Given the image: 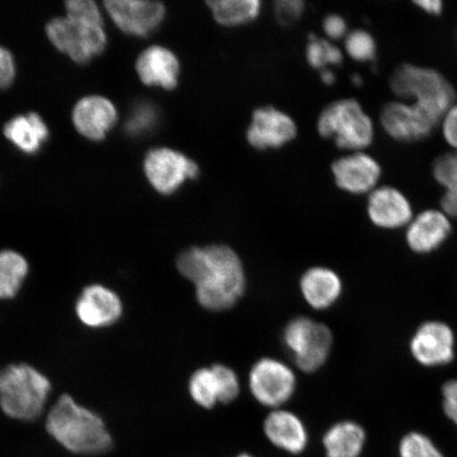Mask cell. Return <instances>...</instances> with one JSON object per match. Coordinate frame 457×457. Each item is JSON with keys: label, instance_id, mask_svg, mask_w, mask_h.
Listing matches in <instances>:
<instances>
[{"label": "cell", "instance_id": "cell-1", "mask_svg": "<svg viewBox=\"0 0 457 457\" xmlns=\"http://www.w3.org/2000/svg\"><path fill=\"white\" fill-rule=\"evenodd\" d=\"M176 265L182 276L195 285L197 302L204 310H230L245 293L243 262L228 245L192 247L179 254Z\"/></svg>", "mask_w": 457, "mask_h": 457}, {"label": "cell", "instance_id": "cell-2", "mask_svg": "<svg viewBox=\"0 0 457 457\" xmlns=\"http://www.w3.org/2000/svg\"><path fill=\"white\" fill-rule=\"evenodd\" d=\"M46 428L72 453L98 455L112 448V438L104 420L79 404L70 394L57 399L46 420Z\"/></svg>", "mask_w": 457, "mask_h": 457}, {"label": "cell", "instance_id": "cell-3", "mask_svg": "<svg viewBox=\"0 0 457 457\" xmlns=\"http://www.w3.org/2000/svg\"><path fill=\"white\" fill-rule=\"evenodd\" d=\"M390 88L397 100L420 108L439 123L457 99L454 86L443 73L411 62H403L393 71Z\"/></svg>", "mask_w": 457, "mask_h": 457}, {"label": "cell", "instance_id": "cell-4", "mask_svg": "<svg viewBox=\"0 0 457 457\" xmlns=\"http://www.w3.org/2000/svg\"><path fill=\"white\" fill-rule=\"evenodd\" d=\"M51 387L48 377L32 365L10 364L0 370V408L11 419L37 420L47 403Z\"/></svg>", "mask_w": 457, "mask_h": 457}, {"label": "cell", "instance_id": "cell-5", "mask_svg": "<svg viewBox=\"0 0 457 457\" xmlns=\"http://www.w3.org/2000/svg\"><path fill=\"white\" fill-rule=\"evenodd\" d=\"M317 129L323 138L351 153L364 152L375 139L373 120L356 99L337 100L323 108Z\"/></svg>", "mask_w": 457, "mask_h": 457}, {"label": "cell", "instance_id": "cell-6", "mask_svg": "<svg viewBox=\"0 0 457 457\" xmlns=\"http://www.w3.org/2000/svg\"><path fill=\"white\" fill-rule=\"evenodd\" d=\"M46 33L57 50L79 64H86L100 55L107 45L104 24L68 16L51 20L46 26Z\"/></svg>", "mask_w": 457, "mask_h": 457}, {"label": "cell", "instance_id": "cell-7", "mask_svg": "<svg viewBox=\"0 0 457 457\" xmlns=\"http://www.w3.org/2000/svg\"><path fill=\"white\" fill-rule=\"evenodd\" d=\"M283 340L295 358V364L305 373H313L327 362L333 335L322 323L307 317L291 320L284 329Z\"/></svg>", "mask_w": 457, "mask_h": 457}, {"label": "cell", "instance_id": "cell-8", "mask_svg": "<svg viewBox=\"0 0 457 457\" xmlns=\"http://www.w3.org/2000/svg\"><path fill=\"white\" fill-rule=\"evenodd\" d=\"M143 170L154 190L162 195H173L187 181L195 180L198 164L186 154L170 147L153 148L145 155Z\"/></svg>", "mask_w": 457, "mask_h": 457}, {"label": "cell", "instance_id": "cell-9", "mask_svg": "<svg viewBox=\"0 0 457 457\" xmlns=\"http://www.w3.org/2000/svg\"><path fill=\"white\" fill-rule=\"evenodd\" d=\"M249 388L261 404L278 408L293 397L296 377L294 370L279 360L262 358L250 370Z\"/></svg>", "mask_w": 457, "mask_h": 457}, {"label": "cell", "instance_id": "cell-10", "mask_svg": "<svg viewBox=\"0 0 457 457\" xmlns=\"http://www.w3.org/2000/svg\"><path fill=\"white\" fill-rule=\"evenodd\" d=\"M379 121L381 128L391 139L412 143L428 138L439 122L419 107L404 101H391L382 106Z\"/></svg>", "mask_w": 457, "mask_h": 457}, {"label": "cell", "instance_id": "cell-11", "mask_svg": "<svg viewBox=\"0 0 457 457\" xmlns=\"http://www.w3.org/2000/svg\"><path fill=\"white\" fill-rule=\"evenodd\" d=\"M104 5L120 30L133 37L150 36L167 16L164 4L152 0H107Z\"/></svg>", "mask_w": 457, "mask_h": 457}, {"label": "cell", "instance_id": "cell-12", "mask_svg": "<svg viewBox=\"0 0 457 457\" xmlns=\"http://www.w3.org/2000/svg\"><path fill=\"white\" fill-rule=\"evenodd\" d=\"M331 174L340 190L352 195H369L378 187L382 168L378 160L365 152H353L336 159Z\"/></svg>", "mask_w": 457, "mask_h": 457}, {"label": "cell", "instance_id": "cell-13", "mask_svg": "<svg viewBox=\"0 0 457 457\" xmlns=\"http://www.w3.org/2000/svg\"><path fill=\"white\" fill-rule=\"evenodd\" d=\"M298 135L294 119L273 106L257 108L245 133L249 145L259 151L288 145Z\"/></svg>", "mask_w": 457, "mask_h": 457}, {"label": "cell", "instance_id": "cell-14", "mask_svg": "<svg viewBox=\"0 0 457 457\" xmlns=\"http://www.w3.org/2000/svg\"><path fill=\"white\" fill-rule=\"evenodd\" d=\"M77 317L85 327L100 329L112 327L123 314L120 296L104 285L86 286L76 303Z\"/></svg>", "mask_w": 457, "mask_h": 457}, {"label": "cell", "instance_id": "cell-15", "mask_svg": "<svg viewBox=\"0 0 457 457\" xmlns=\"http://www.w3.org/2000/svg\"><path fill=\"white\" fill-rule=\"evenodd\" d=\"M369 219L376 227L395 230L408 226L413 220L410 200L398 188L378 186L368 195Z\"/></svg>", "mask_w": 457, "mask_h": 457}, {"label": "cell", "instance_id": "cell-16", "mask_svg": "<svg viewBox=\"0 0 457 457\" xmlns=\"http://www.w3.org/2000/svg\"><path fill=\"white\" fill-rule=\"evenodd\" d=\"M411 352L425 367L448 364L454 357L453 331L442 322L422 324L411 341Z\"/></svg>", "mask_w": 457, "mask_h": 457}, {"label": "cell", "instance_id": "cell-17", "mask_svg": "<svg viewBox=\"0 0 457 457\" xmlns=\"http://www.w3.org/2000/svg\"><path fill=\"white\" fill-rule=\"evenodd\" d=\"M180 71L179 56L163 46H151L143 50L136 62L137 74L150 87L175 89L179 83Z\"/></svg>", "mask_w": 457, "mask_h": 457}, {"label": "cell", "instance_id": "cell-18", "mask_svg": "<svg viewBox=\"0 0 457 457\" xmlns=\"http://www.w3.org/2000/svg\"><path fill=\"white\" fill-rule=\"evenodd\" d=\"M74 127L85 138L101 141L118 121V111L111 100L88 96L79 100L72 112Z\"/></svg>", "mask_w": 457, "mask_h": 457}, {"label": "cell", "instance_id": "cell-19", "mask_svg": "<svg viewBox=\"0 0 457 457\" xmlns=\"http://www.w3.org/2000/svg\"><path fill=\"white\" fill-rule=\"evenodd\" d=\"M453 230L450 217L442 210L428 209L413 217L408 225L407 243L417 253H430L447 241Z\"/></svg>", "mask_w": 457, "mask_h": 457}, {"label": "cell", "instance_id": "cell-20", "mask_svg": "<svg viewBox=\"0 0 457 457\" xmlns=\"http://www.w3.org/2000/svg\"><path fill=\"white\" fill-rule=\"evenodd\" d=\"M264 431L268 439L276 447L289 453L299 454L306 448V428L299 417L289 411H273L267 416Z\"/></svg>", "mask_w": 457, "mask_h": 457}, {"label": "cell", "instance_id": "cell-21", "mask_svg": "<svg viewBox=\"0 0 457 457\" xmlns=\"http://www.w3.org/2000/svg\"><path fill=\"white\" fill-rule=\"evenodd\" d=\"M303 296L308 305L322 311L333 306L342 293V282L338 274L325 267H312L300 281Z\"/></svg>", "mask_w": 457, "mask_h": 457}, {"label": "cell", "instance_id": "cell-22", "mask_svg": "<svg viewBox=\"0 0 457 457\" xmlns=\"http://www.w3.org/2000/svg\"><path fill=\"white\" fill-rule=\"evenodd\" d=\"M4 134L11 143L26 154H36L48 139L49 130L41 116L29 112L17 116L4 125Z\"/></svg>", "mask_w": 457, "mask_h": 457}, {"label": "cell", "instance_id": "cell-23", "mask_svg": "<svg viewBox=\"0 0 457 457\" xmlns=\"http://www.w3.org/2000/svg\"><path fill=\"white\" fill-rule=\"evenodd\" d=\"M364 442L363 428L352 421L336 424L323 438L328 457H358L361 453Z\"/></svg>", "mask_w": 457, "mask_h": 457}, {"label": "cell", "instance_id": "cell-24", "mask_svg": "<svg viewBox=\"0 0 457 457\" xmlns=\"http://www.w3.org/2000/svg\"><path fill=\"white\" fill-rule=\"evenodd\" d=\"M434 180L444 188L441 207L450 219L457 220V152L439 155L432 164Z\"/></svg>", "mask_w": 457, "mask_h": 457}, {"label": "cell", "instance_id": "cell-25", "mask_svg": "<svg viewBox=\"0 0 457 457\" xmlns=\"http://www.w3.org/2000/svg\"><path fill=\"white\" fill-rule=\"evenodd\" d=\"M208 7L220 25L238 27L253 21L260 16V0H210Z\"/></svg>", "mask_w": 457, "mask_h": 457}, {"label": "cell", "instance_id": "cell-26", "mask_svg": "<svg viewBox=\"0 0 457 457\" xmlns=\"http://www.w3.org/2000/svg\"><path fill=\"white\" fill-rule=\"evenodd\" d=\"M29 273L25 256L13 250L0 251V300H10L19 295Z\"/></svg>", "mask_w": 457, "mask_h": 457}, {"label": "cell", "instance_id": "cell-27", "mask_svg": "<svg viewBox=\"0 0 457 457\" xmlns=\"http://www.w3.org/2000/svg\"><path fill=\"white\" fill-rule=\"evenodd\" d=\"M188 393L199 407H215L220 402V385L212 367L194 371L188 381Z\"/></svg>", "mask_w": 457, "mask_h": 457}, {"label": "cell", "instance_id": "cell-28", "mask_svg": "<svg viewBox=\"0 0 457 457\" xmlns=\"http://www.w3.org/2000/svg\"><path fill=\"white\" fill-rule=\"evenodd\" d=\"M159 121L158 108L151 102L143 101L131 110L124 129L129 136L138 138L153 133V130L158 127Z\"/></svg>", "mask_w": 457, "mask_h": 457}, {"label": "cell", "instance_id": "cell-29", "mask_svg": "<svg viewBox=\"0 0 457 457\" xmlns=\"http://www.w3.org/2000/svg\"><path fill=\"white\" fill-rule=\"evenodd\" d=\"M306 60L314 70L322 71L328 66L341 65L343 54L334 44L312 34L306 47Z\"/></svg>", "mask_w": 457, "mask_h": 457}, {"label": "cell", "instance_id": "cell-30", "mask_svg": "<svg viewBox=\"0 0 457 457\" xmlns=\"http://www.w3.org/2000/svg\"><path fill=\"white\" fill-rule=\"evenodd\" d=\"M345 48L348 56L359 62H373L377 57V43L371 34L356 29L347 33L345 39Z\"/></svg>", "mask_w": 457, "mask_h": 457}, {"label": "cell", "instance_id": "cell-31", "mask_svg": "<svg viewBox=\"0 0 457 457\" xmlns=\"http://www.w3.org/2000/svg\"><path fill=\"white\" fill-rule=\"evenodd\" d=\"M402 457H444L436 445L420 433H410L400 444Z\"/></svg>", "mask_w": 457, "mask_h": 457}, {"label": "cell", "instance_id": "cell-32", "mask_svg": "<svg viewBox=\"0 0 457 457\" xmlns=\"http://www.w3.org/2000/svg\"><path fill=\"white\" fill-rule=\"evenodd\" d=\"M220 385V403H230L241 391L238 377L232 369L224 364H214L212 367Z\"/></svg>", "mask_w": 457, "mask_h": 457}, {"label": "cell", "instance_id": "cell-33", "mask_svg": "<svg viewBox=\"0 0 457 457\" xmlns=\"http://www.w3.org/2000/svg\"><path fill=\"white\" fill-rule=\"evenodd\" d=\"M66 12L71 19L104 24L98 4L93 0H70L66 3Z\"/></svg>", "mask_w": 457, "mask_h": 457}, {"label": "cell", "instance_id": "cell-34", "mask_svg": "<svg viewBox=\"0 0 457 457\" xmlns=\"http://www.w3.org/2000/svg\"><path fill=\"white\" fill-rule=\"evenodd\" d=\"M276 16L283 26L294 25L305 11V3L302 0H279L276 4Z\"/></svg>", "mask_w": 457, "mask_h": 457}, {"label": "cell", "instance_id": "cell-35", "mask_svg": "<svg viewBox=\"0 0 457 457\" xmlns=\"http://www.w3.org/2000/svg\"><path fill=\"white\" fill-rule=\"evenodd\" d=\"M439 127L445 143L457 152V101L445 112Z\"/></svg>", "mask_w": 457, "mask_h": 457}, {"label": "cell", "instance_id": "cell-36", "mask_svg": "<svg viewBox=\"0 0 457 457\" xmlns=\"http://www.w3.org/2000/svg\"><path fill=\"white\" fill-rule=\"evenodd\" d=\"M16 76V67L12 54L0 46V89L12 85Z\"/></svg>", "mask_w": 457, "mask_h": 457}, {"label": "cell", "instance_id": "cell-37", "mask_svg": "<svg viewBox=\"0 0 457 457\" xmlns=\"http://www.w3.org/2000/svg\"><path fill=\"white\" fill-rule=\"evenodd\" d=\"M323 30L330 39L345 38L347 36V24L345 19L338 14H329L323 21Z\"/></svg>", "mask_w": 457, "mask_h": 457}, {"label": "cell", "instance_id": "cell-38", "mask_svg": "<svg viewBox=\"0 0 457 457\" xmlns=\"http://www.w3.org/2000/svg\"><path fill=\"white\" fill-rule=\"evenodd\" d=\"M445 415L457 425V380L447 382L443 387Z\"/></svg>", "mask_w": 457, "mask_h": 457}, {"label": "cell", "instance_id": "cell-39", "mask_svg": "<svg viewBox=\"0 0 457 457\" xmlns=\"http://www.w3.org/2000/svg\"><path fill=\"white\" fill-rule=\"evenodd\" d=\"M413 4L428 15L439 16L444 11V3L441 0H417Z\"/></svg>", "mask_w": 457, "mask_h": 457}, {"label": "cell", "instance_id": "cell-40", "mask_svg": "<svg viewBox=\"0 0 457 457\" xmlns=\"http://www.w3.org/2000/svg\"><path fill=\"white\" fill-rule=\"evenodd\" d=\"M321 79L325 85L331 86L336 82V76L330 70H324L321 71Z\"/></svg>", "mask_w": 457, "mask_h": 457}, {"label": "cell", "instance_id": "cell-41", "mask_svg": "<svg viewBox=\"0 0 457 457\" xmlns=\"http://www.w3.org/2000/svg\"><path fill=\"white\" fill-rule=\"evenodd\" d=\"M353 84L355 86H361L363 83V79L361 77L359 76V74H353L352 77Z\"/></svg>", "mask_w": 457, "mask_h": 457}, {"label": "cell", "instance_id": "cell-42", "mask_svg": "<svg viewBox=\"0 0 457 457\" xmlns=\"http://www.w3.org/2000/svg\"><path fill=\"white\" fill-rule=\"evenodd\" d=\"M237 457H253V456H250L248 454H242V455H238Z\"/></svg>", "mask_w": 457, "mask_h": 457}]
</instances>
